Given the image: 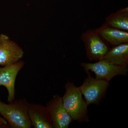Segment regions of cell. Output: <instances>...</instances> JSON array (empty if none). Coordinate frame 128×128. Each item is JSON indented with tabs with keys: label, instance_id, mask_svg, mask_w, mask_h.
Returning <instances> with one entry per match:
<instances>
[{
	"label": "cell",
	"instance_id": "1",
	"mask_svg": "<svg viewBox=\"0 0 128 128\" xmlns=\"http://www.w3.org/2000/svg\"><path fill=\"white\" fill-rule=\"evenodd\" d=\"M65 93L62 98L64 107L74 121L88 122V105L82 98L79 87L73 82H68L65 85Z\"/></svg>",
	"mask_w": 128,
	"mask_h": 128
},
{
	"label": "cell",
	"instance_id": "12",
	"mask_svg": "<svg viewBox=\"0 0 128 128\" xmlns=\"http://www.w3.org/2000/svg\"><path fill=\"white\" fill-rule=\"evenodd\" d=\"M105 25L120 30H128V8L120 9L107 18Z\"/></svg>",
	"mask_w": 128,
	"mask_h": 128
},
{
	"label": "cell",
	"instance_id": "2",
	"mask_svg": "<svg viewBox=\"0 0 128 128\" xmlns=\"http://www.w3.org/2000/svg\"><path fill=\"white\" fill-rule=\"evenodd\" d=\"M29 104L24 99L9 104L0 101V114L13 128H30L32 126L28 113Z\"/></svg>",
	"mask_w": 128,
	"mask_h": 128
},
{
	"label": "cell",
	"instance_id": "9",
	"mask_svg": "<svg viewBox=\"0 0 128 128\" xmlns=\"http://www.w3.org/2000/svg\"><path fill=\"white\" fill-rule=\"evenodd\" d=\"M28 113L32 125L34 128H53L51 117L46 107L30 104L28 106Z\"/></svg>",
	"mask_w": 128,
	"mask_h": 128
},
{
	"label": "cell",
	"instance_id": "13",
	"mask_svg": "<svg viewBox=\"0 0 128 128\" xmlns=\"http://www.w3.org/2000/svg\"><path fill=\"white\" fill-rule=\"evenodd\" d=\"M7 121H6L4 118L0 116V126H1L2 125H6L7 124Z\"/></svg>",
	"mask_w": 128,
	"mask_h": 128
},
{
	"label": "cell",
	"instance_id": "11",
	"mask_svg": "<svg viewBox=\"0 0 128 128\" xmlns=\"http://www.w3.org/2000/svg\"><path fill=\"white\" fill-rule=\"evenodd\" d=\"M103 60L114 64L128 66V43L119 44L110 49Z\"/></svg>",
	"mask_w": 128,
	"mask_h": 128
},
{
	"label": "cell",
	"instance_id": "8",
	"mask_svg": "<svg viewBox=\"0 0 128 128\" xmlns=\"http://www.w3.org/2000/svg\"><path fill=\"white\" fill-rule=\"evenodd\" d=\"M24 65L23 61L19 60L11 65L0 67V86H4L7 89L9 103L12 102L15 99L16 77Z\"/></svg>",
	"mask_w": 128,
	"mask_h": 128
},
{
	"label": "cell",
	"instance_id": "3",
	"mask_svg": "<svg viewBox=\"0 0 128 128\" xmlns=\"http://www.w3.org/2000/svg\"><path fill=\"white\" fill-rule=\"evenodd\" d=\"M81 66L87 72H94L96 80H103L108 82L117 76H127L128 66H122L111 64L104 60L94 63H82Z\"/></svg>",
	"mask_w": 128,
	"mask_h": 128
},
{
	"label": "cell",
	"instance_id": "5",
	"mask_svg": "<svg viewBox=\"0 0 128 128\" xmlns=\"http://www.w3.org/2000/svg\"><path fill=\"white\" fill-rule=\"evenodd\" d=\"M81 38L86 47V56L89 60L98 61L103 60L110 49L97 30L86 32Z\"/></svg>",
	"mask_w": 128,
	"mask_h": 128
},
{
	"label": "cell",
	"instance_id": "10",
	"mask_svg": "<svg viewBox=\"0 0 128 128\" xmlns=\"http://www.w3.org/2000/svg\"><path fill=\"white\" fill-rule=\"evenodd\" d=\"M101 37L108 43L117 46L128 43V33L106 25L96 30Z\"/></svg>",
	"mask_w": 128,
	"mask_h": 128
},
{
	"label": "cell",
	"instance_id": "7",
	"mask_svg": "<svg viewBox=\"0 0 128 128\" xmlns=\"http://www.w3.org/2000/svg\"><path fill=\"white\" fill-rule=\"evenodd\" d=\"M23 50L7 35L0 34V65L9 66L17 62L23 56Z\"/></svg>",
	"mask_w": 128,
	"mask_h": 128
},
{
	"label": "cell",
	"instance_id": "4",
	"mask_svg": "<svg viewBox=\"0 0 128 128\" xmlns=\"http://www.w3.org/2000/svg\"><path fill=\"white\" fill-rule=\"evenodd\" d=\"M86 73L87 77L79 88L88 106L91 104L97 105L104 98L109 82L105 80H96L90 72Z\"/></svg>",
	"mask_w": 128,
	"mask_h": 128
},
{
	"label": "cell",
	"instance_id": "6",
	"mask_svg": "<svg viewBox=\"0 0 128 128\" xmlns=\"http://www.w3.org/2000/svg\"><path fill=\"white\" fill-rule=\"evenodd\" d=\"M46 107L51 117L53 128H67L74 121L64 107L62 97L59 95H54Z\"/></svg>",
	"mask_w": 128,
	"mask_h": 128
}]
</instances>
